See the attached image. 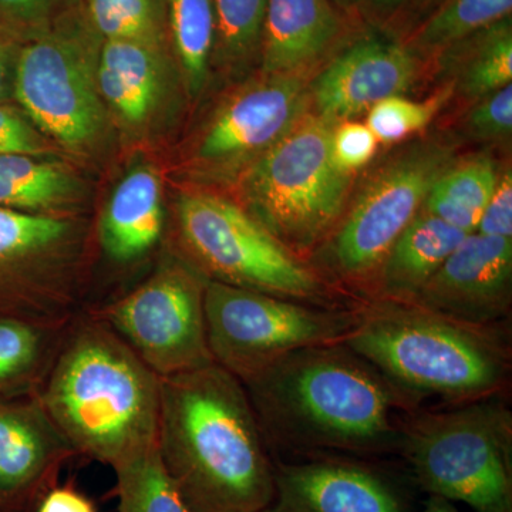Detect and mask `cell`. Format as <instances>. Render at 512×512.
Masks as SVG:
<instances>
[{"label": "cell", "instance_id": "obj_10", "mask_svg": "<svg viewBox=\"0 0 512 512\" xmlns=\"http://www.w3.org/2000/svg\"><path fill=\"white\" fill-rule=\"evenodd\" d=\"M362 305L328 308L208 281L205 319L212 359L245 382L295 350L345 342Z\"/></svg>", "mask_w": 512, "mask_h": 512}, {"label": "cell", "instance_id": "obj_40", "mask_svg": "<svg viewBox=\"0 0 512 512\" xmlns=\"http://www.w3.org/2000/svg\"><path fill=\"white\" fill-rule=\"evenodd\" d=\"M421 512H458V510L451 501L429 495V500H427L424 510Z\"/></svg>", "mask_w": 512, "mask_h": 512}, {"label": "cell", "instance_id": "obj_33", "mask_svg": "<svg viewBox=\"0 0 512 512\" xmlns=\"http://www.w3.org/2000/svg\"><path fill=\"white\" fill-rule=\"evenodd\" d=\"M468 137L478 141L505 140L512 133V84L473 101L463 120Z\"/></svg>", "mask_w": 512, "mask_h": 512}, {"label": "cell", "instance_id": "obj_37", "mask_svg": "<svg viewBox=\"0 0 512 512\" xmlns=\"http://www.w3.org/2000/svg\"><path fill=\"white\" fill-rule=\"evenodd\" d=\"M476 232L487 237L512 238V174L510 168L498 178L497 187L485 205Z\"/></svg>", "mask_w": 512, "mask_h": 512}, {"label": "cell", "instance_id": "obj_16", "mask_svg": "<svg viewBox=\"0 0 512 512\" xmlns=\"http://www.w3.org/2000/svg\"><path fill=\"white\" fill-rule=\"evenodd\" d=\"M406 500L379 468L348 458L274 461V495L261 512H406Z\"/></svg>", "mask_w": 512, "mask_h": 512}, {"label": "cell", "instance_id": "obj_8", "mask_svg": "<svg viewBox=\"0 0 512 512\" xmlns=\"http://www.w3.org/2000/svg\"><path fill=\"white\" fill-rule=\"evenodd\" d=\"M97 37L89 20L69 12L30 37L16 59L20 110L43 136L77 154L93 153L109 130L97 86Z\"/></svg>", "mask_w": 512, "mask_h": 512}, {"label": "cell", "instance_id": "obj_1", "mask_svg": "<svg viewBox=\"0 0 512 512\" xmlns=\"http://www.w3.org/2000/svg\"><path fill=\"white\" fill-rule=\"evenodd\" d=\"M269 451L399 450L413 410L345 343L295 350L242 382Z\"/></svg>", "mask_w": 512, "mask_h": 512}, {"label": "cell", "instance_id": "obj_4", "mask_svg": "<svg viewBox=\"0 0 512 512\" xmlns=\"http://www.w3.org/2000/svg\"><path fill=\"white\" fill-rule=\"evenodd\" d=\"M343 343L376 367L413 412L433 397L456 406L500 396L511 379L505 323L470 325L416 303L363 302Z\"/></svg>", "mask_w": 512, "mask_h": 512}, {"label": "cell", "instance_id": "obj_38", "mask_svg": "<svg viewBox=\"0 0 512 512\" xmlns=\"http://www.w3.org/2000/svg\"><path fill=\"white\" fill-rule=\"evenodd\" d=\"M36 512H97V508L93 500L72 484H55L42 495Z\"/></svg>", "mask_w": 512, "mask_h": 512}, {"label": "cell", "instance_id": "obj_36", "mask_svg": "<svg viewBox=\"0 0 512 512\" xmlns=\"http://www.w3.org/2000/svg\"><path fill=\"white\" fill-rule=\"evenodd\" d=\"M70 5L72 0H0V23L35 36L69 13Z\"/></svg>", "mask_w": 512, "mask_h": 512}, {"label": "cell", "instance_id": "obj_28", "mask_svg": "<svg viewBox=\"0 0 512 512\" xmlns=\"http://www.w3.org/2000/svg\"><path fill=\"white\" fill-rule=\"evenodd\" d=\"M215 43L212 62L239 73L259 57L268 0H212Z\"/></svg>", "mask_w": 512, "mask_h": 512}, {"label": "cell", "instance_id": "obj_5", "mask_svg": "<svg viewBox=\"0 0 512 512\" xmlns=\"http://www.w3.org/2000/svg\"><path fill=\"white\" fill-rule=\"evenodd\" d=\"M336 123L309 111L238 175V204L293 254L306 259L332 234L352 174L330 153Z\"/></svg>", "mask_w": 512, "mask_h": 512}, {"label": "cell", "instance_id": "obj_39", "mask_svg": "<svg viewBox=\"0 0 512 512\" xmlns=\"http://www.w3.org/2000/svg\"><path fill=\"white\" fill-rule=\"evenodd\" d=\"M18 52L5 36L0 35V104L13 99Z\"/></svg>", "mask_w": 512, "mask_h": 512}, {"label": "cell", "instance_id": "obj_34", "mask_svg": "<svg viewBox=\"0 0 512 512\" xmlns=\"http://www.w3.org/2000/svg\"><path fill=\"white\" fill-rule=\"evenodd\" d=\"M379 140L367 124L342 121L333 127L330 153L340 170L352 174L375 157Z\"/></svg>", "mask_w": 512, "mask_h": 512}, {"label": "cell", "instance_id": "obj_13", "mask_svg": "<svg viewBox=\"0 0 512 512\" xmlns=\"http://www.w3.org/2000/svg\"><path fill=\"white\" fill-rule=\"evenodd\" d=\"M309 111L308 80L262 76L215 111L195 144L192 163L210 177L237 178Z\"/></svg>", "mask_w": 512, "mask_h": 512}, {"label": "cell", "instance_id": "obj_22", "mask_svg": "<svg viewBox=\"0 0 512 512\" xmlns=\"http://www.w3.org/2000/svg\"><path fill=\"white\" fill-rule=\"evenodd\" d=\"M73 319L49 322L0 313V400L37 393Z\"/></svg>", "mask_w": 512, "mask_h": 512}, {"label": "cell", "instance_id": "obj_19", "mask_svg": "<svg viewBox=\"0 0 512 512\" xmlns=\"http://www.w3.org/2000/svg\"><path fill=\"white\" fill-rule=\"evenodd\" d=\"M164 234L163 190L156 171L137 167L124 175L104 205L99 242L117 265H131L158 247Z\"/></svg>", "mask_w": 512, "mask_h": 512}, {"label": "cell", "instance_id": "obj_7", "mask_svg": "<svg viewBox=\"0 0 512 512\" xmlns=\"http://www.w3.org/2000/svg\"><path fill=\"white\" fill-rule=\"evenodd\" d=\"M180 254L208 281L311 305H350L306 259L262 227L237 201L185 192L175 208Z\"/></svg>", "mask_w": 512, "mask_h": 512}, {"label": "cell", "instance_id": "obj_14", "mask_svg": "<svg viewBox=\"0 0 512 512\" xmlns=\"http://www.w3.org/2000/svg\"><path fill=\"white\" fill-rule=\"evenodd\" d=\"M423 59L402 40L365 33L320 69L309 86L316 114L333 123L353 120L387 97L403 96L419 79Z\"/></svg>", "mask_w": 512, "mask_h": 512}, {"label": "cell", "instance_id": "obj_24", "mask_svg": "<svg viewBox=\"0 0 512 512\" xmlns=\"http://www.w3.org/2000/svg\"><path fill=\"white\" fill-rule=\"evenodd\" d=\"M454 92L476 101L512 84V22L501 20L437 56Z\"/></svg>", "mask_w": 512, "mask_h": 512}, {"label": "cell", "instance_id": "obj_35", "mask_svg": "<svg viewBox=\"0 0 512 512\" xmlns=\"http://www.w3.org/2000/svg\"><path fill=\"white\" fill-rule=\"evenodd\" d=\"M55 148L32 123L22 110L0 104V156L25 154L49 157Z\"/></svg>", "mask_w": 512, "mask_h": 512}, {"label": "cell", "instance_id": "obj_3", "mask_svg": "<svg viewBox=\"0 0 512 512\" xmlns=\"http://www.w3.org/2000/svg\"><path fill=\"white\" fill-rule=\"evenodd\" d=\"M36 396L76 456L114 468L157 446L161 377L92 312L72 320Z\"/></svg>", "mask_w": 512, "mask_h": 512}, {"label": "cell", "instance_id": "obj_20", "mask_svg": "<svg viewBox=\"0 0 512 512\" xmlns=\"http://www.w3.org/2000/svg\"><path fill=\"white\" fill-rule=\"evenodd\" d=\"M97 86L107 109L127 127L146 126L164 92L161 46L133 40H101Z\"/></svg>", "mask_w": 512, "mask_h": 512}, {"label": "cell", "instance_id": "obj_6", "mask_svg": "<svg viewBox=\"0 0 512 512\" xmlns=\"http://www.w3.org/2000/svg\"><path fill=\"white\" fill-rule=\"evenodd\" d=\"M501 396L404 419L399 451L421 490L476 512H512V412Z\"/></svg>", "mask_w": 512, "mask_h": 512}, {"label": "cell", "instance_id": "obj_25", "mask_svg": "<svg viewBox=\"0 0 512 512\" xmlns=\"http://www.w3.org/2000/svg\"><path fill=\"white\" fill-rule=\"evenodd\" d=\"M500 174L491 157H471L461 163L454 161L434 183L423 210L467 234L476 232Z\"/></svg>", "mask_w": 512, "mask_h": 512}, {"label": "cell", "instance_id": "obj_41", "mask_svg": "<svg viewBox=\"0 0 512 512\" xmlns=\"http://www.w3.org/2000/svg\"><path fill=\"white\" fill-rule=\"evenodd\" d=\"M339 9L343 12L349 13V15L357 16V5L359 0H332Z\"/></svg>", "mask_w": 512, "mask_h": 512}, {"label": "cell", "instance_id": "obj_18", "mask_svg": "<svg viewBox=\"0 0 512 512\" xmlns=\"http://www.w3.org/2000/svg\"><path fill=\"white\" fill-rule=\"evenodd\" d=\"M356 16L332 0H268L259 62L262 76L306 77L357 36Z\"/></svg>", "mask_w": 512, "mask_h": 512}, {"label": "cell", "instance_id": "obj_26", "mask_svg": "<svg viewBox=\"0 0 512 512\" xmlns=\"http://www.w3.org/2000/svg\"><path fill=\"white\" fill-rule=\"evenodd\" d=\"M512 0H440L402 43L424 59L439 56L474 33L511 18Z\"/></svg>", "mask_w": 512, "mask_h": 512}, {"label": "cell", "instance_id": "obj_27", "mask_svg": "<svg viewBox=\"0 0 512 512\" xmlns=\"http://www.w3.org/2000/svg\"><path fill=\"white\" fill-rule=\"evenodd\" d=\"M168 20L175 56L191 97L207 84L215 43V12L212 0H168Z\"/></svg>", "mask_w": 512, "mask_h": 512}, {"label": "cell", "instance_id": "obj_21", "mask_svg": "<svg viewBox=\"0 0 512 512\" xmlns=\"http://www.w3.org/2000/svg\"><path fill=\"white\" fill-rule=\"evenodd\" d=\"M467 235L421 210L384 258L369 301L412 303Z\"/></svg>", "mask_w": 512, "mask_h": 512}, {"label": "cell", "instance_id": "obj_9", "mask_svg": "<svg viewBox=\"0 0 512 512\" xmlns=\"http://www.w3.org/2000/svg\"><path fill=\"white\" fill-rule=\"evenodd\" d=\"M453 163L450 147L430 141L413 144L387 160L313 252V269L322 278L330 275L345 284H373L390 248Z\"/></svg>", "mask_w": 512, "mask_h": 512}, {"label": "cell", "instance_id": "obj_42", "mask_svg": "<svg viewBox=\"0 0 512 512\" xmlns=\"http://www.w3.org/2000/svg\"><path fill=\"white\" fill-rule=\"evenodd\" d=\"M0 512H12L9 510L8 507H6L5 504L2 503V501H0Z\"/></svg>", "mask_w": 512, "mask_h": 512}, {"label": "cell", "instance_id": "obj_12", "mask_svg": "<svg viewBox=\"0 0 512 512\" xmlns=\"http://www.w3.org/2000/svg\"><path fill=\"white\" fill-rule=\"evenodd\" d=\"M86 258L87 229L76 218L0 207V313L73 319Z\"/></svg>", "mask_w": 512, "mask_h": 512}, {"label": "cell", "instance_id": "obj_32", "mask_svg": "<svg viewBox=\"0 0 512 512\" xmlns=\"http://www.w3.org/2000/svg\"><path fill=\"white\" fill-rule=\"evenodd\" d=\"M440 0H359L357 16L379 33L394 37L407 33L436 8ZM400 39V40H402Z\"/></svg>", "mask_w": 512, "mask_h": 512}, {"label": "cell", "instance_id": "obj_31", "mask_svg": "<svg viewBox=\"0 0 512 512\" xmlns=\"http://www.w3.org/2000/svg\"><path fill=\"white\" fill-rule=\"evenodd\" d=\"M444 100L446 94L427 101L407 100L403 96L387 97L369 110L366 124L379 143H399L429 126Z\"/></svg>", "mask_w": 512, "mask_h": 512}, {"label": "cell", "instance_id": "obj_11", "mask_svg": "<svg viewBox=\"0 0 512 512\" xmlns=\"http://www.w3.org/2000/svg\"><path fill=\"white\" fill-rule=\"evenodd\" d=\"M207 284L208 278L174 252L143 284L92 313L163 379L214 362L205 319Z\"/></svg>", "mask_w": 512, "mask_h": 512}, {"label": "cell", "instance_id": "obj_30", "mask_svg": "<svg viewBox=\"0 0 512 512\" xmlns=\"http://www.w3.org/2000/svg\"><path fill=\"white\" fill-rule=\"evenodd\" d=\"M87 20L101 40L161 46L156 0H87Z\"/></svg>", "mask_w": 512, "mask_h": 512}, {"label": "cell", "instance_id": "obj_2", "mask_svg": "<svg viewBox=\"0 0 512 512\" xmlns=\"http://www.w3.org/2000/svg\"><path fill=\"white\" fill-rule=\"evenodd\" d=\"M157 450L190 512H261L274 460L244 384L212 362L161 379Z\"/></svg>", "mask_w": 512, "mask_h": 512}, {"label": "cell", "instance_id": "obj_17", "mask_svg": "<svg viewBox=\"0 0 512 512\" xmlns=\"http://www.w3.org/2000/svg\"><path fill=\"white\" fill-rule=\"evenodd\" d=\"M74 456L36 394L0 400V501L10 511L39 501Z\"/></svg>", "mask_w": 512, "mask_h": 512}, {"label": "cell", "instance_id": "obj_15", "mask_svg": "<svg viewBox=\"0 0 512 512\" xmlns=\"http://www.w3.org/2000/svg\"><path fill=\"white\" fill-rule=\"evenodd\" d=\"M412 303L477 326L510 319L512 238L471 232Z\"/></svg>", "mask_w": 512, "mask_h": 512}, {"label": "cell", "instance_id": "obj_23", "mask_svg": "<svg viewBox=\"0 0 512 512\" xmlns=\"http://www.w3.org/2000/svg\"><path fill=\"white\" fill-rule=\"evenodd\" d=\"M83 198L82 180L59 161L25 154L0 156V207L72 217Z\"/></svg>", "mask_w": 512, "mask_h": 512}, {"label": "cell", "instance_id": "obj_29", "mask_svg": "<svg viewBox=\"0 0 512 512\" xmlns=\"http://www.w3.org/2000/svg\"><path fill=\"white\" fill-rule=\"evenodd\" d=\"M117 512H190L161 463L157 446L113 468Z\"/></svg>", "mask_w": 512, "mask_h": 512}]
</instances>
